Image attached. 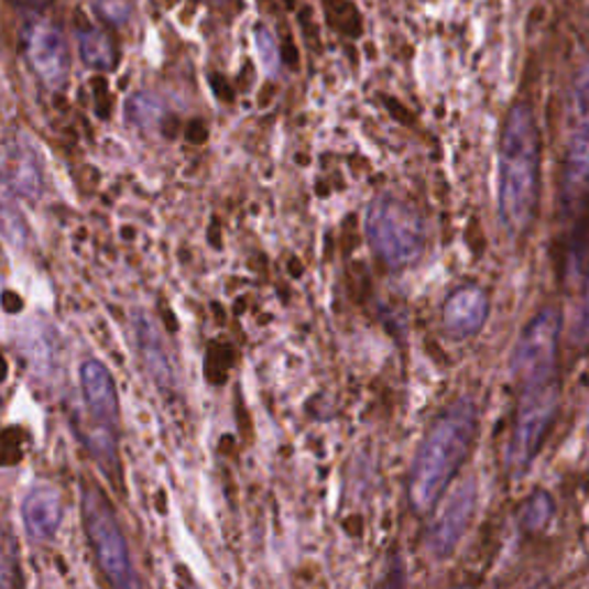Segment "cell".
<instances>
[{"label":"cell","instance_id":"10","mask_svg":"<svg viewBox=\"0 0 589 589\" xmlns=\"http://www.w3.org/2000/svg\"><path fill=\"white\" fill-rule=\"evenodd\" d=\"M21 521L33 539H54L63 523V502L58 491L51 489V486H37V489H33L23 498Z\"/></svg>","mask_w":589,"mask_h":589},{"label":"cell","instance_id":"12","mask_svg":"<svg viewBox=\"0 0 589 589\" xmlns=\"http://www.w3.org/2000/svg\"><path fill=\"white\" fill-rule=\"evenodd\" d=\"M76 42H79V56L81 61L101 72H111L118 65V51L113 40L97 29H86L76 33Z\"/></svg>","mask_w":589,"mask_h":589},{"label":"cell","instance_id":"1","mask_svg":"<svg viewBox=\"0 0 589 589\" xmlns=\"http://www.w3.org/2000/svg\"><path fill=\"white\" fill-rule=\"evenodd\" d=\"M542 196V137L527 105L509 111L498 150V212L509 236L521 238L534 223Z\"/></svg>","mask_w":589,"mask_h":589},{"label":"cell","instance_id":"11","mask_svg":"<svg viewBox=\"0 0 589 589\" xmlns=\"http://www.w3.org/2000/svg\"><path fill=\"white\" fill-rule=\"evenodd\" d=\"M6 185L23 198H37L42 194V166L33 145L17 139L6 150Z\"/></svg>","mask_w":589,"mask_h":589},{"label":"cell","instance_id":"19","mask_svg":"<svg viewBox=\"0 0 589 589\" xmlns=\"http://www.w3.org/2000/svg\"><path fill=\"white\" fill-rule=\"evenodd\" d=\"M10 3L19 10H29V12H42L46 10L54 0H10Z\"/></svg>","mask_w":589,"mask_h":589},{"label":"cell","instance_id":"18","mask_svg":"<svg viewBox=\"0 0 589 589\" xmlns=\"http://www.w3.org/2000/svg\"><path fill=\"white\" fill-rule=\"evenodd\" d=\"M571 107H589V63L580 69L571 92Z\"/></svg>","mask_w":589,"mask_h":589},{"label":"cell","instance_id":"8","mask_svg":"<svg viewBox=\"0 0 589 589\" xmlns=\"http://www.w3.org/2000/svg\"><path fill=\"white\" fill-rule=\"evenodd\" d=\"M477 511V483L475 479L460 481L443 500L438 514L433 516L426 530V548L433 557H447L468 532Z\"/></svg>","mask_w":589,"mask_h":589},{"label":"cell","instance_id":"3","mask_svg":"<svg viewBox=\"0 0 589 589\" xmlns=\"http://www.w3.org/2000/svg\"><path fill=\"white\" fill-rule=\"evenodd\" d=\"M519 385V403L514 428L506 447V468L511 475H523L539 456L548 433L557 419L561 401L559 369L532 371L514 375Z\"/></svg>","mask_w":589,"mask_h":589},{"label":"cell","instance_id":"9","mask_svg":"<svg viewBox=\"0 0 589 589\" xmlns=\"http://www.w3.org/2000/svg\"><path fill=\"white\" fill-rule=\"evenodd\" d=\"M489 295L479 286L456 288L443 304V327L451 339H470L489 320Z\"/></svg>","mask_w":589,"mask_h":589},{"label":"cell","instance_id":"16","mask_svg":"<svg viewBox=\"0 0 589 589\" xmlns=\"http://www.w3.org/2000/svg\"><path fill=\"white\" fill-rule=\"evenodd\" d=\"M253 37H255V48H259V56H261L265 72L274 76L281 67V56H279V46H276L274 35L265 29V25H255Z\"/></svg>","mask_w":589,"mask_h":589},{"label":"cell","instance_id":"6","mask_svg":"<svg viewBox=\"0 0 589 589\" xmlns=\"http://www.w3.org/2000/svg\"><path fill=\"white\" fill-rule=\"evenodd\" d=\"M81 519L99 571L113 587H139L130 546L107 495L95 483L81 486Z\"/></svg>","mask_w":589,"mask_h":589},{"label":"cell","instance_id":"4","mask_svg":"<svg viewBox=\"0 0 589 589\" xmlns=\"http://www.w3.org/2000/svg\"><path fill=\"white\" fill-rule=\"evenodd\" d=\"M367 236L390 270L415 265L426 247V228L413 205L396 196H378L367 210Z\"/></svg>","mask_w":589,"mask_h":589},{"label":"cell","instance_id":"2","mask_svg":"<svg viewBox=\"0 0 589 589\" xmlns=\"http://www.w3.org/2000/svg\"><path fill=\"white\" fill-rule=\"evenodd\" d=\"M479 433V410L472 399L454 401L426 430L407 477V500L417 514H428L447 493Z\"/></svg>","mask_w":589,"mask_h":589},{"label":"cell","instance_id":"14","mask_svg":"<svg viewBox=\"0 0 589 589\" xmlns=\"http://www.w3.org/2000/svg\"><path fill=\"white\" fill-rule=\"evenodd\" d=\"M555 514V504L553 498L546 491H536L523 506L521 511V523L525 530L536 532V530H544L548 525V521Z\"/></svg>","mask_w":589,"mask_h":589},{"label":"cell","instance_id":"5","mask_svg":"<svg viewBox=\"0 0 589 589\" xmlns=\"http://www.w3.org/2000/svg\"><path fill=\"white\" fill-rule=\"evenodd\" d=\"M81 399L86 407L84 440L107 475H118V390L105 362L81 364Z\"/></svg>","mask_w":589,"mask_h":589},{"label":"cell","instance_id":"17","mask_svg":"<svg viewBox=\"0 0 589 589\" xmlns=\"http://www.w3.org/2000/svg\"><path fill=\"white\" fill-rule=\"evenodd\" d=\"M92 8L101 21L111 25H122L130 21V3L127 0H92Z\"/></svg>","mask_w":589,"mask_h":589},{"label":"cell","instance_id":"13","mask_svg":"<svg viewBox=\"0 0 589 589\" xmlns=\"http://www.w3.org/2000/svg\"><path fill=\"white\" fill-rule=\"evenodd\" d=\"M137 337H139V348L148 369L155 375L157 382H171V364L168 355L164 352V341L157 335V327L145 318L137 320Z\"/></svg>","mask_w":589,"mask_h":589},{"label":"cell","instance_id":"7","mask_svg":"<svg viewBox=\"0 0 589 589\" xmlns=\"http://www.w3.org/2000/svg\"><path fill=\"white\" fill-rule=\"evenodd\" d=\"M23 56L46 88H63L69 76V46L58 25L31 21L21 35Z\"/></svg>","mask_w":589,"mask_h":589},{"label":"cell","instance_id":"15","mask_svg":"<svg viewBox=\"0 0 589 589\" xmlns=\"http://www.w3.org/2000/svg\"><path fill=\"white\" fill-rule=\"evenodd\" d=\"M571 348L578 352L589 348V272L582 279L580 302L576 306L574 323H571Z\"/></svg>","mask_w":589,"mask_h":589}]
</instances>
